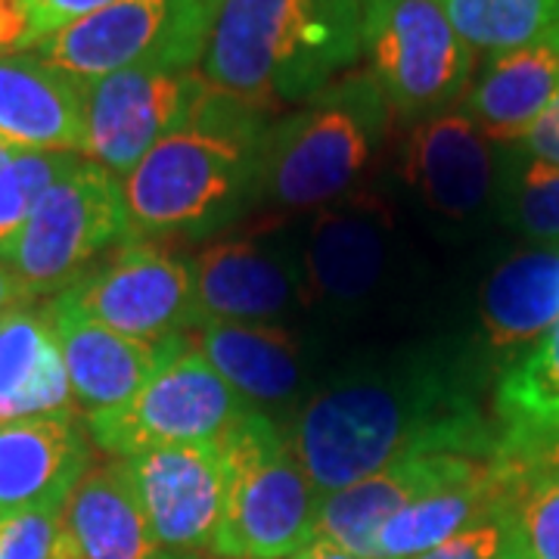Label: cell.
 <instances>
[{
	"instance_id": "obj_12",
	"label": "cell",
	"mask_w": 559,
	"mask_h": 559,
	"mask_svg": "<svg viewBox=\"0 0 559 559\" xmlns=\"http://www.w3.org/2000/svg\"><path fill=\"white\" fill-rule=\"evenodd\" d=\"M128 473L159 547L193 554L212 544L227 491V463L218 439L128 457Z\"/></svg>"
},
{
	"instance_id": "obj_26",
	"label": "cell",
	"mask_w": 559,
	"mask_h": 559,
	"mask_svg": "<svg viewBox=\"0 0 559 559\" xmlns=\"http://www.w3.org/2000/svg\"><path fill=\"white\" fill-rule=\"evenodd\" d=\"M500 451L532 454L559 441V320L498 382Z\"/></svg>"
},
{
	"instance_id": "obj_30",
	"label": "cell",
	"mask_w": 559,
	"mask_h": 559,
	"mask_svg": "<svg viewBox=\"0 0 559 559\" xmlns=\"http://www.w3.org/2000/svg\"><path fill=\"white\" fill-rule=\"evenodd\" d=\"M510 212L528 237L559 242V168L528 159L513 183Z\"/></svg>"
},
{
	"instance_id": "obj_22",
	"label": "cell",
	"mask_w": 559,
	"mask_h": 559,
	"mask_svg": "<svg viewBox=\"0 0 559 559\" xmlns=\"http://www.w3.org/2000/svg\"><path fill=\"white\" fill-rule=\"evenodd\" d=\"M72 411V385L47 311H0V426Z\"/></svg>"
},
{
	"instance_id": "obj_24",
	"label": "cell",
	"mask_w": 559,
	"mask_h": 559,
	"mask_svg": "<svg viewBox=\"0 0 559 559\" xmlns=\"http://www.w3.org/2000/svg\"><path fill=\"white\" fill-rule=\"evenodd\" d=\"M503 481L498 457L485 460L466 479L411 500L377 535V559H411L439 547L481 520L500 516Z\"/></svg>"
},
{
	"instance_id": "obj_15",
	"label": "cell",
	"mask_w": 559,
	"mask_h": 559,
	"mask_svg": "<svg viewBox=\"0 0 559 559\" xmlns=\"http://www.w3.org/2000/svg\"><path fill=\"white\" fill-rule=\"evenodd\" d=\"M392 215L377 200L326 205L308 230L305 293L330 305L367 301L392 259Z\"/></svg>"
},
{
	"instance_id": "obj_14",
	"label": "cell",
	"mask_w": 559,
	"mask_h": 559,
	"mask_svg": "<svg viewBox=\"0 0 559 559\" xmlns=\"http://www.w3.org/2000/svg\"><path fill=\"white\" fill-rule=\"evenodd\" d=\"M485 460L463 454H414L355 481L342 491L318 498L314 538L340 544L358 557L377 559V535L411 500L451 481L466 479Z\"/></svg>"
},
{
	"instance_id": "obj_13",
	"label": "cell",
	"mask_w": 559,
	"mask_h": 559,
	"mask_svg": "<svg viewBox=\"0 0 559 559\" xmlns=\"http://www.w3.org/2000/svg\"><path fill=\"white\" fill-rule=\"evenodd\" d=\"M44 311L60 345L72 395L87 414L109 411L134 399L165 364H171L190 345L187 333L165 340L121 336L97 320L84 318L79 308H72L60 296Z\"/></svg>"
},
{
	"instance_id": "obj_23",
	"label": "cell",
	"mask_w": 559,
	"mask_h": 559,
	"mask_svg": "<svg viewBox=\"0 0 559 559\" xmlns=\"http://www.w3.org/2000/svg\"><path fill=\"white\" fill-rule=\"evenodd\" d=\"M193 348L252 407L283 404L301 385L299 340L271 323H205Z\"/></svg>"
},
{
	"instance_id": "obj_28",
	"label": "cell",
	"mask_w": 559,
	"mask_h": 559,
	"mask_svg": "<svg viewBox=\"0 0 559 559\" xmlns=\"http://www.w3.org/2000/svg\"><path fill=\"white\" fill-rule=\"evenodd\" d=\"M473 50L500 57L559 32V0H439Z\"/></svg>"
},
{
	"instance_id": "obj_39",
	"label": "cell",
	"mask_w": 559,
	"mask_h": 559,
	"mask_svg": "<svg viewBox=\"0 0 559 559\" xmlns=\"http://www.w3.org/2000/svg\"><path fill=\"white\" fill-rule=\"evenodd\" d=\"M150 559H190V554H171V550H156Z\"/></svg>"
},
{
	"instance_id": "obj_10",
	"label": "cell",
	"mask_w": 559,
	"mask_h": 559,
	"mask_svg": "<svg viewBox=\"0 0 559 559\" xmlns=\"http://www.w3.org/2000/svg\"><path fill=\"white\" fill-rule=\"evenodd\" d=\"M212 97L197 69L131 66L84 81V156L121 180L159 140L200 119Z\"/></svg>"
},
{
	"instance_id": "obj_29",
	"label": "cell",
	"mask_w": 559,
	"mask_h": 559,
	"mask_svg": "<svg viewBox=\"0 0 559 559\" xmlns=\"http://www.w3.org/2000/svg\"><path fill=\"white\" fill-rule=\"evenodd\" d=\"M79 159V153L16 150L0 168V249L20 234L40 197Z\"/></svg>"
},
{
	"instance_id": "obj_8",
	"label": "cell",
	"mask_w": 559,
	"mask_h": 559,
	"mask_svg": "<svg viewBox=\"0 0 559 559\" xmlns=\"http://www.w3.org/2000/svg\"><path fill=\"white\" fill-rule=\"evenodd\" d=\"M134 242L121 180L97 162L79 159L32 209L22 230L0 249L35 296L66 289L109 246Z\"/></svg>"
},
{
	"instance_id": "obj_40",
	"label": "cell",
	"mask_w": 559,
	"mask_h": 559,
	"mask_svg": "<svg viewBox=\"0 0 559 559\" xmlns=\"http://www.w3.org/2000/svg\"><path fill=\"white\" fill-rule=\"evenodd\" d=\"M190 559H218V557H197V554H190Z\"/></svg>"
},
{
	"instance_id": "obj_16",
	"label": "cell",
	"mask_w": 559,
	"mask_h": 559,
	"mask_svg": "<svg viewBox=\"0 0 559 559\" xmlns=\"http://www.w3.org/2000/svg\"><path fill=\"white\" fill-rule=\"evenodd\" d=\"M498 178L495 140L463 112L419 121L404 143V180L432 212L466 221L491 200Z\"/></svg>"
},
{
	"instance_id": "obj_2",
	"label": "cell",
	"mask_w": 559,
	"mask_h": 559,
	"mask_svg": "<svg viewBox=\"0 0 559 559\" xmlns=\"http://www.w3.org/2000/svg\"><path fill=\"white\" fill-rule=\"evenodd\" d=\"M360 53V0H221L202 75L255 112L311 100Z\"/></svg>"
},
{
	"instance_id": "obj_35",
	"label": "cell",
	"mask_w": 559,
	"mask_h": 559,
	"mask_svg": "<svg viewBox=\"0 0 559 559\" xmlns=\"http://www.w3.org/2000/svg\"><path fill=\"white\" fill-rule=\"evenodd\" d=\"M38 44L25 0H0V53H22Z\"/></svg>"
},
{
	"instance_id": "obj_17",
	"label": "cell",
	"mask_w": 559,
	"mask_h": 559,
	"mask_svg": "<svg viewBox=\"0 0 559 559\" xmlns=\"http://www.w3.org/2000/svg\"><path fill=\"white\" fill-rule=\"evenodd\" d=\"M87 469V429L72 411L3 423L0 520L28 510H62Z\"/></svg>"
},
{
	"instance_id": "obj_7",
	"label": "cell",
	"mask_w": 559,
	"mask_h": 559,
	"mask_svg": "<svg viewBox=\"0 0 559 559\" xmlns=\"http://www.w3.org/2000/svg\"><path fill=\"white\" fill-rule=\"evenodd\" d=\"M360 50L401 119L439 116L473 75V47L439 0H360Z\"/></svg>"
},
{
	"instance_id": "obj_19",
	"label": "cell",
	"mask_w": 559,
	"mask_h": 559,
	"mask_svg": "<svg viewBox=\"0 0 559 559\" xmlns=\"http://www.w3.org/2000/svg\"><path fill=\"white\" fill-rule=\"evenodd\" d=\"M0 140L84 156V81L38 53H0Z\"/></svg>"
},
{
	"instance_id": "obj_9",
	"label": "cell",
	"mask_w": 559,
	"mask_h": 559,
	"mask_svg": "<svg viewBox=\"0 0 559 559\" xmlns=\"http://www.w3.org/2000/svg\"><path fill=\"white\" fill-rule=\"evenodd\" d=\"M249 411L252 404L221 380L190 340L134 399L87 414L84 429L106 454L128 460L159 448L218 439Z\"/></svg>"
},
{
	"instance_id": "obj_3",
	"label": "cell",
	"mask_w": 559,
	"mask_h": 559,
	"mask_svg": "<svg viewBox=\"0 0 559 559\" xmlns=\"http://www.w3.org/2000/svg\"><path fill=\"white\" fill-rule=\"evenodd\" d=\"M264 131L261 112L215 91L200 119L159 140L121 178L131 237H168L224 218L259 187Z\"/></svg>"
},
{
	"instance_id": "obj_37",
	"label": "cell",
	"mask_w": 559,
	"mask_h": 559,
	"mask_svg": "<svg viewBox=\"0 0 559 559\" xmlns=\"http://www.w3.org/2000/svg\"><path fill=\"white\" fill-rule=\"evenodd\" d=\"M289 559H367V557H358V554L345 550V547H340V544H330V540L314 538L308 547H301L299 554Z\"/></svg>"
},
{
	"instance_id": "obj_38",
	"label": "cell",
	"mask_w": 559,
	"mask_h": 559,
	"mask_svg": "<svg viewBox=\"0 0 559 559\" xmlns=\"http://www.w3.org/2000/svg\"><path fill=\"white\" fill-rule=\"evenodd\" d=\"M507 520V516H503ZM500 559H535L532 557V550L525 547V540L520 538V532L507 522V540H503V554Z\"/></svg>"
},
{
	"instance_id": "obj_33",
	"label": "cell",
	"mask_w": 559,
	"mask_h": 559,
	"mask_svg": "<svg viewBox=\"0 0 559 559\" xmlns=\"http://www.w3.org/2000/svg\"><path fill=\"white\" fill-rule=\"evenodd\" d=\"M25 3H28V13H32L35 35H38V40H44L47 35H53V32L84 20L91 13H97V10L116 3V0H25Z\"/></svg>"
},
{
	"instance_id": "obj_11",
	"label": "cell",
	"mask_w": 559,
	"mask_h": 559,
	"mask_svg": "<svg viewBox=\"0 0 559 559\" xmlns=\"http://www.w3.org/2000/svg\"><path fill=\"white\" fill-rule=\"evenodd\" d=\"M60 299L134 340H165L197 326L190 261L138 240L124 242L119 255L97 271L72 280Z\"/></svg>"
},
{
	"instance_id": "obj_5",
	"label": "cell",
	"mask_w": 559,
	"mask_h": 559,
	"mask_svg": "<svg viewBox=\"0 0 559 559\" xmlns=\"http://www.w3.org/2000/svg\"><path fill=\"white\" fill-rule=\"evenodd\" d=\"M224 510L209 544L218 559H289L314 540L318 495L301 463L261 411L242 414L224 436Z\"/></svg>"
},
{
	"instance_id": "obj_31",
	"label": "cell",
	"mask_w": 559,
	"mask_h": 559,
	"mask_svg": "<svg viewBox=\"0 0 559 559\" xmlns=\"http://www.w3.org/2000/svg\"><path fill=\"white\" fill-rule=\"evenodd\" d=\"M62 510H28L0 520V559H57Z\"/></svg>"
},
{
	"instance_id": "obj_1",
	"label": "cell",
	"mask_w": 559,
	"mask_h": 559,
	"mask_svg": "<svg viewBox=\"0 0 559 559\" xmlns=\"http://www.w3.org/2000/svg\"><path fill=\"white\" fill-rule=\"evenodd\" d=\"M289 448L326 498L414 454L498 457L500 439L454 382L417 367L326 385L299 411Z\"/></svg>"
},
{
	"instance_id": "obj_34",
	"label": "cell",
	"mask_w": 559,
	"mask_h": 559,
	"mask_svg": "<svg viewBox=\"0 0 559 559\" xmlns=\"http://www.w3.org/2000/svg\"><path fill=\"white\" fill-rule=\"evenodd\" d=\"M522 146H525L528 159L559 168V87L557 94L550 97V103H547V109H544L538 119H535V124L525 131Z\"/></svg>"
},
{
	"instance_id": "obj_20",
	"label": "cell",
	"mask_w": 559,
	"mask_h": 559,
	"mask_svg": "<svg viewBox=\"0 0 559 559\" xmlns=\"http://www.w3.org/2000/svg\"><path fill=\"white\" fill-rule=\"evenodd\" d=\"M156 550L128 460L87 469L62 507L57 559H150Z\"/></svg>"
},
{
	"instance_id": "obj_21",
	"label": "cell",
	"mask_w": 559,
	"mask_h": 559,
	"mask_svg": "<svg viewBox=\"0 0 559 559\" xmlns=\"http://www.w3.org/2000/svg\"><path fill=\"white\" fill-rule=\"evenodd\" d=\"M559 87V32L528 47L491 57L473 84L463 116L500 143L522 140Z\"/></svg>"
},
{
	"instance_id": "obj_6",
	"label": "cell",
	"mask_w": 559,
	"mask_h": 559,
	"mask_svg": "<svg viewBox=\"0 0 559 559\" xmlns=\"http://www.w3.org/2000/svg\"><path fill=\"white\" fill-rule=\"evenodd\" d=\"M221 0H116L32 47L79 81L131 69H197L218 20Z\"/></svg>"
},
{
	"instance_id": "obj_27",
	"label": "cell",
	"mask_w": 559,
	"mask_h": 559,
	"mask_svg": "<svg viewBox=\"0 0 559 559\" xmlns=\"http://www.w3.org/2000/svg\"><path fill=\"white\" fill-rule=\"evenodd\" d=\"M503 507L535 559H559V441L532 454H498Z\"/></svg>"
},
{
	"instance_id": "obj_25",
	"label": "cell",
	"mask_w": 559,
	"mask_h": 559,
	"mask_svg": "<svg viewBox=\"0 0 559 559\" xmlns=\"http://www.w3.org/2000/svg\"><path fill=\"white\" fill-rule=\"evenodd\" d=\"M559 320V249L522 252L495 267L481 293V323L491 348L538 342Z\"/></svg>"
},
{
	"instance_id": "obj_18",
	"label": "cell",
	"mask_w": 559,
	"mask_h": 559,
	"mask_svg": "<svg viewBox=\"0 0 559 559\" xmlns=\"http://www.w3.org/2000/svg\"><path fill=\"white\" fill-rule=\"evenodd\" d=\"M197 326L205 323H271L293 308L299 274L252 240L218 242L190 261Z\"/></svg>"
},
{
	"instance_id": "obj_32",
	"label": "cell",
	"mask_w": 559,
	"mask_h": 559,
	"mask_svg": "<svg viewBox=\"0 0 559 559\" xmlns=\"http://www.w3.org/2000/svg\"><path fill=\"white\" fill-rule=\"evenodd\" d=\"M503 540H507V520L500 513V516H491V520H481L476 525H469V528H463L454 538H448L439 547L411 559H500Z\"/></svg>"
},
{
	"instance_id": "obj_4",
	"label": "cell",
	"mask_w": 559,
	"mask_h": 559,
	"mask_svg": "<svg viewBox=\"0 0 559 559\" xmlns=\"http://www.w3.org/2000/svg\"><path fill=\"white\" fill-rule=\"evenodd\" d=\"M389 103L370 72L333 81L293 116L267 124L259 150V190L277 209H326L370 162Z\"/></svg>"
},
{
	"instance_id": "obj_36",
	"label": "cell",
	"mask_w": 559,
	"mask_h": 559,
	"mask_svg": "<svg viewBox=\"0 0 559 559\" xmlns=\"http://www.w3.org/2000/svg\"><path fill=\"white\" fill-rule=\"evenodd\" d=\"M32 299H38L35 289H32L13 267H7V264L0 261V311L20 308V305H25V301Z\"/></svg>"
}]
</instances>
